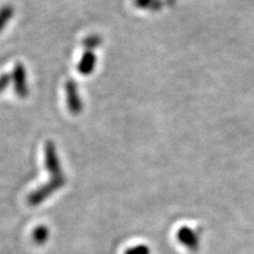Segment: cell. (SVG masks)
<instances>
[{
  "label": "cell",
  "mask_w": 254,
  "mask_h": 254,
  "mask_svg": "<svg viewBox=\"0 0 254 254\" xmlns=\"http://www.w3.org/2000/svg\"><path fill=\"white\" fill-rule=\"evenodd\" d=\"M84 45L86 46V48H88V49H93V48H95L99 45V39L95 36H91L88 39H86Z\"/></svg>",
  "instance_id": "9"
},
{
  "label": "cell",
  "mask_w": 254,
  "mask_h": 254,
  "mask_svg": "<svg viewBox=\"0 0 254 254\" xmlns=\"http://www.w3.org/2000/svg\"><path fill=\"white\" fill-rule=\"evenodd\" d=\"M9 82H10V76L9 75L0 76V92L5 89V87L7 86V83H9Z\"/></svg>",
  "instance_id": "10"
},
{
  "label": "cell",
  "mask_w": 254,
  "mask_h": 254,
  "mask_svg": "<svg viewBox=\"0 0 254 254\" xmlns=\"http://www.w3.org/2000/svg\"><path fill=\"white\" fill-rule=\"evenodd\" d=\"M46 165L48 171L52 175V181L48 182L43 188L36 190L29 196V203L31 205H38L46 200L52 193L65 185V178L62 173L61 163L54 148L53 143H48L46 147Z\"/></svg>",
  "instance_id": "1"
},
{
  "label": "cell",
  "mask_w": 254,
  "mask_h": 254,
  "mask_svg": "<svg viewBox=\"0 0 254 254\" xmlns=\"http://www.w3.org/2000/svg\"><path fill=\"white\" fill-rule=\"evenodd\" d=\"M66 89H67V101H68V106L70 111L73 114H78L83 107V104L81 102V99H79L77 86L73 82H69L67 83Z\"/></svg>",
  "instance_id": "3"
},
{
  "label": "cell",
  "mask_w": 254,
  "mask_h": 254,
  "mask_svg": "<svg viewBox=\"0 0 254 254\" xmlns=\"http://www.w3.org/2000/svg\"><path fill=\"white\" fill-rule=\"evenodd\" d=\"M125 254H149V249L144 245H139L127 250Z\"/></svg>",
  "instance_id": "8"
},
{
  "label": "cell",
  "mask_w": 254,
  "mask_h": 254,
  "mask_svg": "<svg viewBox=\"0 0 254 254\" xmlns=\"http://www.w3.org/2000/svg\"><path fill=\"white\" fill-rule=\"evenodd\" d=\"M13 13L14 10L12 6H4L0 10V31L5 27V23L12 18Z\"/></svg>",
  "instance_id": "6"
},
{
  "label": "cell",
  "mask_w": 254,
  "mask_h": 254,
  "mask_svg": "<svg viewBox=\"0 0 254 254\" xmlns=\"http://www.w3.org/2000/svg\"><path fill=\"white\" fill-rule=\"evenodd\" d=\"M48 234H49V232H48V230H47L46 227H38L33 233L34 241L37 244H43V243L46 242V240L48 238Z\"/></svg>",
  "instance_id": "7"
},
{
  "label": "cell",
  "mask_w": 254,
  "mask_h": 254,
  "mask_svg": "<svg viewBox=\"0 0 254 254\" xmlns=\"http://www.w3.org/2000/svg\"><path fill=\"white\" fill-rule=\"evenodd\" d=\"M14 78H15V90L19 97L23 98L28 94V84H27V73L22 65L18 64L16 65L14 70Z\"/></svg>",
  "instance_id": "2"
},
{
  "label": "cell",
  "mask_w": 254,
  "mask_h": 254,
  "mask_svg": "<svg viewBox=\"0 0 254 254\" xmlns=\"http://www.w3.org/2000/svg\"><path fill=\"white\" fill-rule=\"evenodd\" d=\"M94 64H95L94 54H92L91 52L85 53L84 57L82 58V61L79 62V65H78L79 72L83 74H89L94 68Z\"/></svg>",
  "instance_id": "5"
},
{
  "label": "cell",
  "mask_w": 254,
  "mask_h": 254,
  "mask_svg": "<svg viewBox=\"0 0 254 254\" xmlns=\"http://www.w3.org/2000/svg\"><path fill=\"white\" fill-rule=\"evenodd\" d=\"M179 241L190 249L198 247V236L190 228H182L177 234Z\"/></svg>",
  "instance_id": "4"
}]
</instances>
